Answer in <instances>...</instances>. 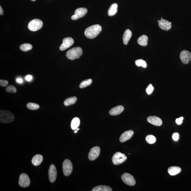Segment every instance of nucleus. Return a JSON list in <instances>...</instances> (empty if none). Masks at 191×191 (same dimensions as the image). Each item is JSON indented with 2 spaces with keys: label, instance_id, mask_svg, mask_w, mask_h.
Segmentation results:
<instances>
[{
  "label": "nucleus",
  "instance_id": "obj_33",
  "mask_svg": "<svg viewBox=\"0 0 191 191\" xmlns=\"http://www.w3.org/2000/svg\"><path fill=\"white\" fill-rule=\"evenodd\" d=\"M8 84V81L7 80L1 79L0 80V85L1 87H6Z\"/></svg>",
  "mask_w": 191,
  "mask_h": 191
},
{
  "label": "nucleus",
  "instance_id": "obj_24",
  "mask_svg": "<svg viewBox=\"0 0 191 191\" xmlns=\"http://www.w3.org/2000/svg\"><path fill=\"white\" fill-rule=\"evenodd\" d=\"M148 40L147 36L143 35L141 36L138 38L137 42L139 45L142 46H145L147 44Z\"/></svg>",
  "mask_w": 191,
  "mask_h": 191
},
{
  "label": "nucleus",
  "instance_id": "obj_32",
  "mask_svg": "<svg viewBox=\"0 0 191 191\" xmlns=\"http://www.w3.org/2000/svg\"><path fill=\"white\" fill-rule=\"evenodd\" d=\"M154 90V88L153 87L152 85L151 84H150L147 88L146 92L148 95H151L152 93L153 92V91Z\"/></svg>",
  "mask_w": 191,
  "mask_h": 191
},
{
  "label": "nucleus",
  "instance_id": "obj_14",
  "mask_svg": "<svg viewBox=\"0 0 191 191\" xmlns=\"http://www.w3.org/2000/svg\"><path fill=\"white\" fill-rule=\"evenodd\" d=\"M134 132L132 130H128L125 131L121 135L119 140L121 142H123L126 141L131 139L133 135Z\"/></svg>",
  "mask_w": 191,
  "mask_h": 191
},
{
  "label": "nucleus",
  "instance_id": "obj_20",
  "mask_svg": "<svg viewBox=\"0 0 191 191\" xmlns=\"http://www.w3.org/2000/svg\"><path fill=\"white\" fill-rule=\"evenodd\" d=\"M181 171V169L179 167H170L168 169V172L170 175L175 176L177 175Z\"/></svg>",
  "mask_w": 191,
  "mask_h": 191
},
{
  "label": "nucleus",
  "instance_id": "obj_8",
  "mask_svg": "<svg viewBox=\"0 0 191 191\" xmlns=\"http://www.w3.org/2000/svg\"><path fill=\"white\" fill-rule=\"evenodd\" d=\"M123 182L127 185L133 186L136 184V181L134 177L128 173H124L122 176Z\"/></svg>",
  "mask_w": 191,
  "mask_h": 191
},
{
  "label": "nucleus",
  "instance_id": "obj_21",
  "mask_svg": "<svg viewBox=\"0 0 191 191\" xmlns=\"http://www.w3.org/2000/svg\"><path fill=\"white\" fill-rule=\"evenodd\" d=\"M118 4L115 3L112 4L109 9L108 14L109 16H112L116 15L118 11Z\"/></svg>",
  "mask_w": 191,
  "mask_h": 191
},
{
  "label": "nucleus",
  "instance_id": "obj_34",
  "mask_svg": "<svg viewBox=\"0 0 191 191\" xmlns=\"http://www.w3.org/2000/svg\"><path fill=\"white\" fill-rule=\"evenodd\" d=\"M172 139L175 141H178L179 139V134L178 133H174L173 135H172Z\"/></svg>",
  "mask_w": 191,
  "mask_h": 191
},
{
  "label": "nucleus",
  "instance_id": "obj_4",
  "mask_svg": "<svg viewBox=\"0 0 191 191\" xmlns=\"http://www.w3.org/2000/svg\"><path fill=\"white\" fill-rule=\"evenodd\" d=\"M127 159V157L125 154L120 152H117L113 155L112 161L113 164L119 165L124 163Z\"/></svg>",
  "mask_w": 191,
  "mask_h": 191
},
{
  "label": "nucleus",
  "instance_id": "obj_7",
  "mask_svg": "<svg viewBox=\"0 0 191 191\" xmlns=\"http://www.w3.org/2000/svg\"><path fill=\"white\" fill-rule=\"evenodd\" d=\"M87 12V9L86 8L81 7L75 10L74 15L71 17V19L73 20H77L85 15Z\"/></svg>",
  "mask_w": 191,
  "mask_h": 191
},
{
  "label": "nucleus",
  "instance_id": "obj_1",
  "mask_svg": "<svg viewBox=\"0 0 191 191\" xmlns=\"http://www.w3.org/2000/svg\"><path fill=\"white\" fill-rule=\"evenodd\" d=\"M102 31V27L99 25L91 26L88 27L85 30L84 34L88 38L92 39L96 37Z\"/></svg>",
  "mask_w": 191,
  "mask_h": 191
},
{
  "label": "nucleus",
  "instance_id": "obj_22",
  "mask_svg": "<svg viewBox=\"0 0 191 191\" xmlns=\"http://www.w3.org/2000/svg\"><path fill=\"white\" fill-rule=\"evenodd\" d=\"M77 100V98L76 97H72L67 98L64 101V104L65 106H68L75 104Z\"/></svg>",
  "mask_w": 191,
  "mask_h": 191
},
{
  "label": "nucleus",
  "instance_id": "obj_15",
  "mask_svg": "<svg viewBox=\"0 0 191 191\" xmlns=\"http://www.w3.org/2000/svg\"><path fill=\"white\" fill-rule=\"evenodd\" d=\"M148 122L156 126H160L163 124L161 119L158 117L150 116L147 118Z\"/></svg>",
  "mask_w": 191,
  "mask_h": 191
},
{
  "label": "nucleus",
  "instance_id": "obj_36",
  "mask_svg": "<svg viewBox=\"0 0 191 191\" xmlns=\"http://www.w3.org/2000/svg\"><path fill=\"white\" fill-rule=\"evenodd\" d=\"M32 77L31 75H27L26 77H25V79L27 81H30V80H32Z\"/></svg>",
  "mask_w": 191,
  "mask_h": 191
},
{
  "label": "nucleus",
  "instance_id": "obj_26",
  "mask_svg": "<svg viewBox=\"0 0 191 191\" xmlns=\"http://www.w3.org/2000/svg\"><path fill=\"white\" fill-rule=\"evenodd\" d=\"M33 46L30 44L25 43L23 44L20 46V49L21 51L26 52V51L30 50L32 48Z\"/></svg>",
  "mask_w": 191,
  "mask_h": 191
},
{
  "label": "nucleus",
  "instance_id": "obj_17",
  "mask_svg": "<svg viewBox=\"0 0 191 191\" xmlns=\"http://www.w3.org/2000/svg\"><path fill=\"white\" fill-rule=\"evenodd\" d=\"M124 108L122 106H118L112 108L109 112V114L111 116H118L123 112Z\"/></svg>",
  "mask_w": 191,
  "mask_h": 191
},
{
  "label": "nucleus",
  "instance_id": "obj_6",
  "mask_svg": "<svg viewBox=\"0 0 191 191\" xmlns=\"http://www.w3.org/2000/svg\"><path fill=\"white\" fill-rule=\"evenodd\" d=\"M63 167L64 175L66 176L70 175L73 171V165L71 161L69 159L64 160Z\"/></svg>",
  "mask_w": 191,
  "mask_h": 191
},
{
  "label": "nucleus",
  "instance_id": "obj_2",
  "mask_svg": "<svg viewBox=\"0 0 191 191\" xmlns=\"http://www.w3.org/2000/svg\"><path fill=\"white\" fill-rule=\"evenodd\" d=\"M15 117L13 114L7 110H0V122L4 124H8L13 122Z\"/></svg>",
  "mask_w": 191,
  "mask_h": 191
},
{
  "label": "nucleus",
  "instance_id": "obj_16",
  "mask_svg": "<svg viewBox=\"0 0 191 191\" xmlns=\"http://www.w3.org/2000/svg\"><path fill=\"white\" fill-rule=\"evenodd\" d=\"M158 22L159 26L161 29L165 30V31H168L170 29L171 27V24L169 21L163 19L158 21Z\"/></svg>",
  "mask_w": 191,
  "mask_h": 191
},
{
  "label": "nucleus",
  "instance_id": "obj_12",
  "mask_svg": "<svg viewBox=\"0 0 191 191\" xmlns=\"http://www.w3.org/2000/svg\"><path fill=\"white\" fill-rule=\"evenodd\" d=\"M101 149L99 147H93L91 149L89 153L88 157L90 161H94L99 157Z\"/></svg>",
  "mask_w": 191,
  "mask_h": 191
},
{
  "label": "nucleus",
  "instance_id": "obj_19",
  "mask_svg": "<svg viewBox=\"0 0 191 191\" xmlns=\"http://www.w3.org/2000/svg\"><path fill=\"white\" fill-rule=\"evenodd\" d=\"M132 36V32L130 30L127 29L125 30L123 36V40L124 44L126 45Z\"/></svg>",
  "mask_w": 191,
  "mask_h": 191
},
{
  "label": "nucleus",
  "instance_id": "obj_40",
  "mask_svg": "<svg viewBox=\"0 0 191 191\" xmlns=\"http://www.w3.org/2000/svg\"><path fill=\"white\" fill-rule=\"evenodd\" d=\"M31 1H36V0H31Z\"/></svg>",
  "mask_w": 191,
  "mask_h": 191
},
{
  "label": "nucleus",
  "instance_id": "obj_29",
  "mask_svg": "<svg viewBox=\"0 0 191 191\" xmlns=\"http://www.w3.org/2000/svg\"><path fill=\"white\" fill-rule=\"evenodd\" d=\"M145 140L148 143L153 144L155 143L156 141V138L152 135H148L146 136Z\"/></svg>",
  "mask_w": 191,
  "mask_h": 191
},
{
  "label": "nucleus",
  "instance_id": "obj_3",
  "mask_svg": "<svg viewBox=\"0 0 191 191\" xmlns=\"http://www.w3.org/2000/svg\"><path fill=\"white\" fill-rule=\"evenodd\" d=\"M83 50L79 47H77L71 48L66 53V57L71 60L79 58L83 54Z\"/></svg>",
  "mask_w": 191,
  "mask_h": 191
},
{
  "label": "nucleus",
  "instance_id": "obj_23",
  "mask_svg": "<svg viewBox=\"0 0 191 191\" xmlns=\"http://www.w3.org/2000/svg\"><path fill=\"white\" fill-rule=\"evenodd\" d=\"M92 191H112V189L110 186L102 185L95 186L92 189Z\"/></svg>",
  "mask_w": 191,
  "mask_h": 191
},
{
  "label": "nucleus",
  "instance_id": "obj_11",
  "mask_svg": "<svg viewBox=\"0 0 191 191\" xmlns=\"http://www.w3.org/2000/svg\"><path fill=\"white\" fill-rule=\"evenodd\" d=\"M63 43L60 45V49L61 51L65 50L73 45L74 41L72 38H65L63 39Z\"/></svg>",
  "mask_w": 191,
  "mask_h": 191
},
{
  "label": "nucleus",
  "instance_id": "obj_18",
  "mask_svg": "<svg viewBox=\"0 0 191 191\" xmlns=\"http://www.w3.org/2000/svg\"><path fill=\"white\" fill-rule=\"evenodd\" d=\"M43 157L40 154H37L34 156L32 160V163L35 166H38L41 164L43 161Z\"/></svg>",
  "mask_w": 191,
  "mask_h": 191
},
{
  "label": "nucleus",
  "instance_id": "obj_13",
  "mask_svg": "<svg viewBox=\"0 0 191 191\" xmlns=\"http://www.w3.org/2000/svg\"><path fill=\"white\" fill-rule=\"evenodd\" d=\"M180 58L183 63L187 64L191 61V52L186 50L182 51L180 53Z\"/></svg>",
  "mask_w": 191,
  "mask_h": 191
},
{
  "label": "nucleus",
  "instance_id": "obj_25",
  "mask_svg": "<svg viewBox=\"0 0 191 191\" xmlns=\"http://www.w3.org/2000/svg\"><path fill=\"white\" fill-rule=\"evenodd\" d=\"M80 124V120L79 118L75 117L73 119L71 123V128L73 130H76L78 128Z\"/></svg>",
  "mask_w": 191,
  "mask_h": 191
},
{
  "label": "nucleus",
  "instance_id": "obj_5",
  "mask_svg": "<svg viewBox=\"0 0 191 191\" xmlns=\"http://www.w3.org/2000/svg\"><path fill=\"white\" fill-rule=\"evenodd\" d=\"M43 26L42 21L38 19H35L29 23L28 27L29 29L32 31H36L40 29Z\"/></svg>",
  "mask_w": 191,
  "mask_h": 191
},
{
  "label": "nucleus",
  "instance_id": "obj_38",
  "mask_svg": "<svg viewBox=\"0 0 191 191\" xmlns=\"http://www.w3.org/2000/svg\"><path fill=\"white\" fill-rule=\"evenodd\" d=\"M16 81L18 83H22L23 82L21 78L17 79L16 80Z\"/></svg>",
  "mask_w": 191,
  "mask_h": 191
},
{
  "label": "nucleus",
  "instance_id": "obj_9",
  "mask_svg": "<svg viewBox=\"0 0 191 191\" xmlns=\"http://www.w3.org/2000/svg\"><path fill=\"white\" fill-rule=\"evenodd\" d=\"M31 183L30 178L26 174H21L19 179V184L22 188H26L30 186Z\"/></svg>",
  "mask_w": 191,
  "mask_h": 191
},
{
  "label": "nucleus",
  "instance_id": "obj_37",
  "mask_svg": "<svg viewBox=\"0 0 191 191\" xmlns=\"http://www.w3.org/2000/svg\"><path fill=\"white\" fill-rule=\"evenodd\" d=\"M4 13V11L3 10L2 7H1V6H0V15H2Z\"/></svg>",
  "mask_w": 191,
  "mask_h": 191
},
{
  "label": "nucleus",
  "instance_id": "obj_10",
  "mask_svg": "<svg viewBox=\"0 0 191 191\" xmlns=\"http://www.w3.org/2000/svg\"><path fill=\"white\" fill-rule=\"evenodd\" d=\"M48 178L51 183L55 181L57 175V171L55 165L51 164L50 166L48 171Z\"/></svg>",
  "mask_w": 191,
  "mask_h": 191
},
{
  "label": "nucleus",
  "instance_id": "obj_39",
  "mask_svg": "<svg viewBox=\"0 0 191 191\" xmlns=\"http://www.w3.org/2000/svg\"><path fill=\"white\" fill-rule=\"evenodd\" d=\"M78 130H77V129L75 130V131H74V133H77V132H78Z\"/></svg>",
  "mask_w": 191,
  "mask_h": 191
},
{
  "label": "nucleus",
  "instance_id": "obj_28",
  "mask_svg": "<svg viewBox=\"0 0 191 191\" xmlns=\"http://www.w3.org/2000/svg\"><path fill=\"white\" fill-rule=\"evenodd\" d=\"M27 108L31 110H37L39 108V106L34 103H29L27 104Z\"/></svg>",
  "mask_w": 191,
  "mask_h": 191
},
{
  "label": "nucleus",
  "instance_id": "obj_27",
  "mask_svg": "<svg viewBox=\"0 0 191 191\" xmlns=\"http://www.w3.org/2000/svg\"><path fill=\"white\" fill-rule=\"evenodd\" d=\"M92 82V80L91 79H88L84 80L80 83L79 85L80 88H85L87 86L90 85Z\"/></svg>",
  "mask_w": 191,
  "mask_h": 191
},
{
  "label": "nucleus",
  "instance_id": "obj_35",
  "mask_svg": "<svg viewBox=\"0 0 191 191\" xmlns=\"http://www.w3.org/2000/svg\"><path fill=\"white\" fill-rule=\"evenodd\" d=\"M184 119V118L183 117H181L179 118H177L176 120V122L177 124L178 125H180L182 124L183 122V120Z\"/></svg>",
  "mask_w": 191,
  "mask_h": 191
},
{
  "label": "nucleus",
  "instance_id": "obj_30",
  "mask_svg": "<svg viewBox=\"0 0 191 191\" xmlns=\"http://www.w3.org/2000/svg\"><path fill=\"white\" fill-rule=\"evenodd\" d=\"M136 66L139 67H142L143 68H146L147 67V65L146 62L142 59H139L136 60L135 62Z\"/></svg>",
  "mask_w": 191,
  "mask_h": 191
},
{
  "label": "nucleus",
  "instance_id": "obj_31",
  "mask_svg": "<svg viewBox=\"0 0 191 191\" xmlns=\"http://www.w3.org/2000/svg\"><path fill=\"white\" fill-rule=\"evenodd\" d=\"M6 91L9 93H15L17 92V89L15 86L10 85L6 88Z\"/></svg>",
  "mask_w": 191,
  "mask_h": 191
}]
</instances>
